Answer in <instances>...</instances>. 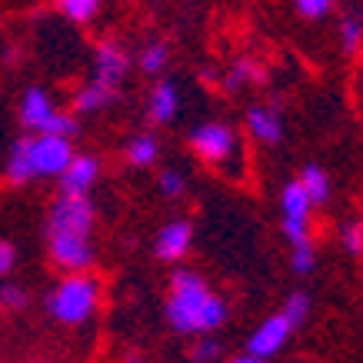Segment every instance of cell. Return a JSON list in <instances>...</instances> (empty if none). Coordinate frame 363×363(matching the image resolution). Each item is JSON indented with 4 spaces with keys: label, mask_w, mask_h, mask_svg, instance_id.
<instances>
[{
    "label": "cell",
    "mask_w": 363,
    "mask_h": 363,
    "mask_svg": "<svg viewBox=\"0 0 363 363\" xmlns=\"http://www.w3.org/2000/svg\"><path fill=\"white\" fill-rule=\"evenodd\" d=\"M167 327L180 337L217 333L230 320V303L190 267H177L170 274V290L164 300Z\"/></svg>",
    "instance_id": "cell-1"
},
{
    "label": "cell",
    "mask_w": 363,
    "mask_h": 363,
    "mask_svg": "<svg viewBox=\"0 0 363 363\" xmlns=\"http://www.w3.org/2000/svg\"><path fill=\"white\" fill-rule=\"evenodd\" d=\"M74 140L57 137V133H27L21 140H13L11 154L4 160V177L13 187H27L37 180H57L70 164Z\"/></svg>",
    "instance_id": "cell-2"
},
{
    "label": "cell",
    "mask_w": 363,
    "mask_h": 363,
    "mask_svg": "<svg viewBox=\"0 0 363 363\" xmlns=\"http://www.w3.org/2000/svg\"><path fill=\"white\" fill-rule=\"evenodd\" d=\"M100 297H104V286L90 270L80 274H64L57 280L44 297L47 317L60 323V327H84L97 317Z\"/></svg>",
    "instance_id": "cell-3"
},
{
    "label": "cell",
    "mask_w": 363,
    "mask_h": 363,
    "mask_svg": "<svg viewBox=\"0 0 363 363\" xmlns=\"http://www.w3.org/2000/svg\"><path fill=\"white\" fill-rule=\"evenodd\" d=\"M187 143L200 164L217 167V170H227V167H233L240 160V137H237V130H233L230 123H223V121L197 123L187 133Z\"/></svg>",
    "instance_id": "cell-4"
},
{
    "label": "cell",
    "mask_w": 363,
    "mask_h": 363,
    "mask_svg": "<svg viewBox=\"0 0 363 363\" xmlns=\"http://www.w3.org/2000/svg\"><path fill=\"white\" fill-rule=\"evenodd\" d=\"M313 203L303 194L297 180H286L280 187V230H284L286 243L290 247H300V243H313L310 240V220H313Z\"/></svg>",
    "instance_id": "cell-5"
},
{
    "label": "cell",
    "mask_w": 363,
    "mask_h": 363,
    "mask_svg": "<svg viewBox=\"0 0 363 363\" xmlns=\"http://www.w3.org/2000/svg\"><path fill=\"white\" fill-rule=\"evenodd\" d=\"M47 257H50V264H54L60 274H80V270H90V267H94L97 247H94V237H87V233L47 230Z\"/></svg>",
    "instance_id": "cell-6"
},
{
    "label": "cell",
    "mask_w": 363,
    "mask_h": 363,
    "mask_svg": "<svg viewBox=\"0 0 363 363\" xmlns=\"http://www.w3.org/2000/svg\"><path fill=\"white\" fill-rule=\"evenodd\" d=\"M97 227V207L90 197H77V194H57V200L47 210V230L57 233H87L94 237Z\"/></svg>",
    "instance_id": "cell-7"
},
{
    "label": "cell",
    "mask_w": 363,
    "mask_h": 363,
    "mask_svg": "<svg viewBox=\"0 0 363 363\" xmlns=\"http://www.w3.org/2000/svg\"><path fill=\"white\" fill-rule=\"evenodd\" d=\"M294 327H290V320L277 310V313H270V317H264L257 327L250 330V337H247V343H243V350L253 353V357H260V360H274L277 353L286 350V343H290V337H294Z\"/></svg>",
    "instance_id": "cell-8"
},
{
    "label": "cell",
    "mask_w": 363,
    "mask_h": 363,
    "mask_svg": "<svg viewBox=\"0 0 363 363\" xmlns=\"http://www.w3.org/2000/svg\"><path fill=\"white\" fill-rule=\"evenodd\" d=\"M194 247V220L190 217H174L164 220L154 237V257L160 264H180Z\"/></svg>",
    "instance_id": "cell-9"
},
{
    "label": "cell",
    "mask_w": 363,
    "mask_h": 363,
    "mask_svg": "<svg viewBox=\"0 0 363 363\" xmlns=\"http://www.w3.org/2000/svg\"><path fill=\"white\" fill-rule=\"evenodd\" d=\"M127 74H130V54H127V47H123L121 40H104V44H97V50H94V74H90V77L100 80V84H107V87H113V90H121Z\"/></svg>",
    "instance_id": "cell-10"
},
{
    "label": "cell",
    "mask_w": 363,
    "mask_h": 363,
    "mask_svg": "<svg viewBox=\"0 0 363 363\" xmlns=\"http://www.w3.org/2000/svg\"><path fill=\"white\" fill-rule=\"evenodd\" d=\"M57 107L54 97H50V90L44 87H27L21 94V104H17V117H21V127L27 133H44L47 123L57 117Z\"/></svg>",
    "instance_id": "cell-11"
},
{
    "label": "cell",
    "mask_w": 363,
    "mask_h": 363,
    "mask_svg": "<svg viewBox=\"0 0 363 363\" xmlns=\"http://www.w3.org/2000/svg\"><path fill=\"white\" fill-rule=\"evenodd\" d=\"M243 123H247V133H250L257 143H264V147L284 143L286 123H284V113H280L277 104H253V107H247Z\"/></svg>",
    "instance_id": "cell-12"
},
{
    "label": "cell",
    "mask_w": 363,
    "mask_h": 363,
    "mask_svg": "<svg viewBox=\"0 0 363 363\" xmlns=\"http://www.w3.org/2000/svg\"><path fill=\"white\" fill-rule=\"evenodd\" d=\"M100 180V157L94 154H74L70 164L64 167V174L57 177L60 194H77V197H90V190Z\"/></svg>",
    "instance_id": "cell-13"
},
{
    "label": "cell",
    "mask_w": 363,
    "mask_h": 363,
    "mask_svg": "<svg viewBox=\"0 0 363 363\" xmlns=\"http://www.w3.org/2000/svg\"><path fill=\"white\" fill-rule=\"evenodd\" d=\"M180 117V87L174 80H157L147 94V121L154 127H167Z\"/></svg>",
    "instance_id": "cell-14"
},
{
    "label": "cell",
    "mask_w": 363,
    "mask_h": 363,
    "mask_svg": "<svg viewBox=\"0 0 363 363\" xmlns=\"http://www.w3.org/2000/svg\"><path fill=\"white\" fill-rule=\"evenodd\" d=\"M117 97H121V90H113V87H107V84H100V80L90 77L87 84L74 94V113H77V117L100 113V111H107Z\"/></svg>",
    "instance_id": "cell-15"
},
{
    "label": "cell",
    "mask_w": 363,
    "mask_h": 363,
    "mask_svg": "<svg viewBox=\"0 0 363 363\" xmlns=\"http://www.w3.org/2000/svg\"><path fill=\"white\" fill-rule=\"evenodd\" d=\"M123 157H127V164L133 170H147V167H154L160 160V140H157V133L150 130H140L133 133L127 147H123Z\"/></svg>",
    "instance_id": "cell-16"
},
{
    "label": "cell",
    "mask_w": 363,
    "mask_h": 363,
    "mask_svg": "<svg viewBox=\"0 0 363 363\" xmlns=\"http://www.w3.org/2000/svg\"><path fill=\"white\" fill-rule=\"evenodd\" d=\"M297 184L303 187V194L310 197V203L313 207H327L330 203V194H333V184H330V174L323 170L320 164H307L303 170H300Z\"/></svg>",
    "instance_id": "cell-17"
},
{
    "label": "cell",
    "mask_w": 363,
    "mask_h": 363,
    "mask_svg": "<svg viewBox=\"0 0 363 363\" xmlns=\"http://www.w3.org/2000/svg\"><path fill=\"white\" fill-rule=\"evenodd\" d=\"M264 80V70L253 64L250 57H240V60H233L227 67V74H223V90L227 94H240L243 87H250V84H260Z\"/></svg>",
    "instance_id": "cell-18"
},
{
    "label": "cell",
    "mask_w": 363,
    "mask_h": 363,
    "mask_svg": "<svg viewBox=\"0 0 363 363\" xmlns=\"http://www.w3.org/2000/svg\"><path fill=\"white\" fill-rule=\"evenodd\" d=\"M170 64V47L164 40H150V44H143L137 50V67H140V74L147 77H160Z\"/></svg>",
    "instance_id": "cell-19"
},
{
    "label": "cell",
    "mask_w": 363,
    "mask_h": 363,
    "mask_svg": "<svg viewBox=\"0 0 363 363\" xmlns=\"http://www.w3.org/2000/svg\"><path fill=\"white\" fill-rule=\"evenodd\" d=\"M310 310H313V300H310L307 290H300L297 286V290H290V294H286L280 313L290 320V327H294V330H300V327L310 320Z\"/></svg>",
    "instance_id": "cell-20"
},
{
    "label": "cell",
    "mask_w": 363,
    "mask_h": 363,
    "mask_svg": "<svg viewBox=\"0 0 363 363\" xmlns=\"http://www.w3.org/2000/svg\"><path fill=\"white\" fill-rule=\"evenodd\" d=\"M100 7H104V0H57V11L64 13L70 23H80V27L97 21Z\"/></svg>",
    "instance_id": "cell-21"
},
{
    "label": "cell",
    "mask_w": 363,
    "mask_h": 363,
    "mask_svg": "<svg viewBox=\"0 0 363 363\" xmlns=\"http://www.w3.org/2000/svg\"><path fill=\"white\" fill-rule=\"evenodd\" d=\"M157 190H160L167 200H180L187 194V174L177 170V167H164V170L157 174Z\"/></svg>",
    "instance_id": "cell-22"
},
{
    "label": "cell",
    "mask_w": 363,
    "mask_h": 363,
    "mask_svg": "<svg viewBox=\"0 0 363 363\" xmlns=\"http://www.w3.org/2000/svg\"><path fill=\"white\" fill-rule=\"evenodd\" d=\"M360 47H363V17H343L340 21V50L347 57L353 54H360Z\"/></svg>",
    "instance_id": "cell-23"
},
{
    "label": "cell",
    "mask_w": 363,
    "mask_h": 363,
    "mask_svg": "<svg viewBox=\"0 0 363 363\" xmlns=\"http://www.w3.org/2000/svg\"><path fill=\"white\" fill-rule=\"evenodd\" d=\"M217 360H223V343L217 337H210V333L194 337V343H190V363H217Z\"/></svg>",
    "instance_id": "cell-24"
},
{
    "label": "cell",
    "mask_w": 363,
    "mask_h": 363,
    "mask_svg": "<svg viewBox=\"0 0 363 363\" xmlns=\"http://www.w3.org/2000/svg\"><path fill=\"white\" fill-rule=\"evenodd\" d=\"M290 270L297 277H310L317 270V247L313 243H300V247H290Z\"/></svg>",
    "instance_id": "cell-25"
},
{
    "label": "cell",
    "mask_w": 363,
    "mask_h": 363,
    "mask_svg": "<svg viewBox=\"0 0 363 363\" xmlns=\"http://www.w3.org/2000/svg\"><path fill=\"white\" fill-rule=\"evenodd\" d=\"M27 303H30V297H27V290L21 284H13V280L0 284V307L7 313H21V310H27Z\"/></svg>",
    "instance_id": "cell-26"
},
{
    "label": "cell",
    "mask_w": 363,
    "mask_h": 363,
    "mask_svg": "<svg viewBox=\"0 0 363 363\" xmlns=\"http://www.w3.org/2000/svg\"><path fill=\"white\" fill-rule=\"evenodd\" d=\"M340 247L350 257H360L363 253V220H347L340 227Z\"/></svg>",
    "instance_id": "cell-27"
},
{
    "label": "cell",
    "mask_w": 363,
    "mask_h": 363,
    "mask_svg": "<svg viewBox=\"0 0 363 363\" xmlns=\"http://www.w3.org/2000/svg\"><path fill=\"white\" fill-rule=\"evenodd\" d=\"M294 7L303 21H323V17H330L333 0H294Z\"/></svg>",
    "instance_id": "cell-28"
},
{
    "label": "cell",
    "mask_w": 363,
    "mask_h": 363,
    "mask_svg": "<svg viewBox=\"0 0 363 363\" xmlns=\"http://www.w3.org/2000/svg\"><path fill=\"white\" fill-rule=\"evenodd\" d=\"M17 267V247L11 240H0V280H7Z\"/></svg>",
    "instance_id": "cell-29"
},
{
    "label": "cell",
    "mask_w": 363,
    "mask_h": 363,
    "mask_svg": "<svg viewBox=\"0 0 363 363\" xmlns=\"http://www.w3.org/2000/svg\"><path fill=\"white\" fill-rule=\"evenodd\" d=\"M223 363H270V360H260V357H253V353H237V357H230V360H223Z\"/></svg>",
    "instance_id": "cell-30"
},
{
    "label": "cell",
    "mask_w": 363,
    "mask_h": 363,
    "mask_svg": "<svg viewBox=\"0 0 363 363\" xmlns=\"http://www.w3.org/2000/svg\"><path fill=\"white\" fill-rule=\"evenodd\" d=\"M123 363H143V360H140V353H127V360Z\"/></svg>",
    "instance_id": "cell-31"
}]
</instances>
